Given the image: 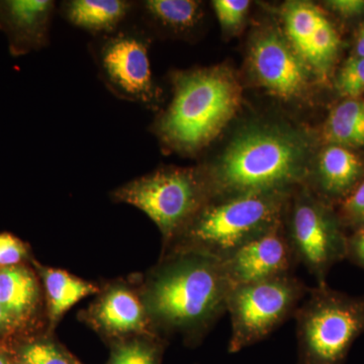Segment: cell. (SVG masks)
I'll return each mask as SVG.
<instances>
[{"mask_svg": "<svg viewBox=\"0 0 364 364\" xmlns=\"http://www.w3.org/2000/svg\"><path fill=\"white\" fill-rule=\"evenodd\" d=\"M231 289L222 261L193 251L161 254L140 284L155 334H179L191 345L227 312Z\"/></svg>", "mask_w": 364, "mask_h": 364, "instance_id": "1", "label": "cell"}, {"mask_svg": "<svg viewBox=\"0 0 364 364\" xmlns=\"http://www.w3.org/2000/svg\"><path fill=\"white\" fill-rule=\"evenodd\" d=\"M200 169L210 200L294 191L311 176L305 142L291 132L269 127L244 131Z\"/></svg>", "mask_w": 364, "mask_h": 364, "instance_id": "2", "label": "cell"}, {"mask_svg": "<svg viewBox=\"0 0 364 364\" xmlns=\"http://www.w3.org/2000/svg\"><path fill=\"white\" fill-rule=\"evenodd\" d=\"M170 80L171 102L151 131L165 149L193 156L221 134L238 111L240 83L225 66L174 71Z\"/></svg>", "mask_w": 364, "mask_h": 364, "instance_id": "3", "label": "cell"}, {"mask_svg": "<svg viewBox=\"0 0 364 364\" xmlns=\"http://www.w3.org/2000/svg\"><path fill=\"white\" fill-rule=\"evenodd\" d=\"M291 193L267 191L212 198L162 248V254L193 251L224 260L243 244L277 226Z\"/></svg>", "mask_w": 364, "mask_h": 364, "instance_id": "4", "label": "cell"}, {"mask_svg": "<svg viewBox=\"0 0 364 364\" xmlns=\"http://www.w3.org/2000/svg\"><path fill=\"white\" fill-rule=\"evenodd\" d=\"M298 364H344L364 333V296L325 284L310 287L294 316Z\"/></svg>", "mask_w": 364, "mask_h": 364, "instance_id": "5", "label": "cell"}, {"mask_svg": "<svg viewBox=\"0 0 364 364\" xmlns=\"http://www.w3.org/2000/svg\"><path fill=\"white\" fill-rule=\"evenodd\" d=\"M111 198L147 215L161 233L163 247L210 200L200 167L177 166L159 167L136 177L114 189Z\"/></svg>", "mask_w": 364, "mask_h": 364, "instance_id": "6", "label": "cell"}, {"mask_svg": "<svg viewBox=\"0 0 364 364\" xmlns=\"http://www.w3.org/2000/svg\"><path fill=\"white\" fill-rule=\"evenodd\" d=\"M150 33L138 23H124L116 32L93 38L88 44L98 77L119 100L156 109L162 90L150 64Z\"/></svg>", "mask_w": 364, "mask_h": 364, "instance_id": "7", "label": "cell"}, {"mask_svg": "<svg viewBox=\"0 0 364 364\" xmlns=\"http://www.w3.org/2000/svg\"><path fill=\"white\" fill-rule=\"evenodd\" d=\"M296 264L325 284L330 270L346 259V230L338 215L304 186L294 189L282 219Z\"/></svg>", "mask_w": 364, "mask_h": 364, "instance_id": "8", "label": "cell"}, {"mask_svg": "<svg viewBox=\"0 0 364 364\" xmlns=\"http://www.w3.org/2000/svg\"><path fill=\"white\" fill-rule=\"evenodd\" d=\"M310 287L294 273L231 289L227 312L231 318L229 353H238L267 338L294 317Z\"/></svg>", "mask_w": 364, "mask_h": 364, "instance_id": "9", "label": "cell"}, {"mask_svg": "<svg viewBox=\"0 0 364 364\" xmlns=\"http://www.w3.org/2000/svg\"><path fill=\"white\" fill-rule=\"evenodd\" d=\"M251 69L256 80L284 100L304 97L309 86V66L289 40L279 33L264 32L250 50Z\"/></svg>", "mask_w": 364, "mask_h": 364, "instance_id": "10", "label": "cell"}, {"mask_svg": "<svg viewBox=\"0 0 364 364\" xmlns=\"http://www.w3.org/2000/svg\"><path fill=\"white\" fill-rule=\"evenodd\" d=\"M82 318L95 332L114 342L155 334L140 286L136 289L128 282H116L102 287Z\"/></svg>", "mask_w": 364, "mask_h": 364, "instance_id": "11", "label": "cell"}, {"mask_svg": "<svg viewBox=\"0 0 364 364\" xmlns=\"http://www.w3.org/2000/svg\"><path fill=\"white\" fill-rule=\"evenodd\" d=\"M232 289L293 273L296 260L287 243L282 222L222 260Z\"/></svg>", "mask_w": 364, "mask_h": 364, "instance_id": "12", "label": "cell"}, {"mask_svg": "<svg viewBox=\"0 0 364 364\" xmlns=\"http://www.w3.org/2000/svg\"><path fill=\"white\" fill-rule=\"evenodd\" d=\"M56 2L0 0V32L14 58L42 51L50 45Z\"/></svg>", "mask_w": 364, "mask_h": 364, "instance_id": "13", "label": "cell"}, {"mask_svg": "<svg viewBox=\"0 0 364 364\" xmlns=\"http://www.w3.org/2000/svg\"><path fill=\"white\" fill-rule=\"evenodd\" d=\"M40 277L25 264L0 267V306L14 333L32 328L44 306Z\"/></svg>", "mask_w": 364, "mask_h": 364, "instance_id": "14", "label": "cell"}, {"mask_svg": "<svg viewBox=\"0 0 364 364\" xmlns=\"http://www.w3.org/2000/svg\"><path fill=\"white\" fill-rule=\"evenodd\" d=\"M363 178L360 159L347 148L331 145L321 154L313 183L305 188L328 205H339Z\"/></svg>", "mask_w": 364, "mask_h": 364, "instance_id": "15", "label": "cell"}, {"mask_svg": "<svg viewBox=\"0 0 364 364\" xmlns=\"http://www.w3.org/2000/svg\"><path fill=\"white\" fill-rule=\"evenodd\" d=\"M136 1L128 0H66L59 14L70 25L93 38L116 32L135 14Z\"/></svg>", "mask_w": 364, "mask_h": 364, "instance_id": "16", "label": "cell"}, {"mask_svg": "<svg viewBox=\"0 0 364 364\" xmlns=\"http://www.w3.org/2000/svg\"><path fill=\"white\" fill-rule=\"evenodd\" d=\"M33 265L44 289L49 331L56 328L72 306L88 296L97 294L102 289L98 284L79 279L66 270L44 267L36 261Z\"/></svg>", "mask_w": 364, "mask_h": 364, "instance_id": "17", "label": "cell"}, {"mask_svg": "<svg viewBox=\"0 0 364 364\" xmlns=\"http://www.w3.org/2000/svg\"><path fill=\"white\" fill-rule=\"evenodd\" d=\"M146 26L157 32L188 35L203 18V4L196 0H144L136 1L135 14Z\"/></svg>", "mask_w": 364, "mask_h": 364, "instance_id": "18", "label": "cell"}, {"mask_svg": "<svg viewBox=\"0 0 364 364\" xmlns=\"http://www.w3.org/2000/svg\"><path fill=\"white\" fill-rule=\"evenodd\" d=\"M325 136L333 145L364 146V102L347 100L333 109L325 126Z\"/></svg>", "mask_w": 364, "mask_h": 364, "instance_id": "19", "label": "cell"}, {"mask_svg": "<svg viewBox=\"0 0 364 364\" xmlns=\"http://www.w3.org/2000/svg\"><path fill=\"white\" fill-rule=\"evenodd\" d=\"M284 16L289 43L301 55L326 16L317 6L306 1L289 2Z\"/></svg>", "mask_w": 364, "mask_h": 364, "instance_id": "20", "label": "cell"}, {"mask_svg": "<svg viewBox=\"0 0 364 364\" xmlns=\"http://www.w3.org/2000/svg\"><path fill=\"white\" fill-rule=\"evenodd\" d=\"M339 46L338 33L325 18L309 41L301 56L309 68H312L320 76H326L336 59Z\"/></svg>", "mask_w": 364, "mask_h": 364, "instance_id": "21", "label": "cell"}, {"mask_svg": "<svg viewBox=\"0 0 364 364\" xmlns=\"http://www.w3.org/2000/svg\"><path fill=\"white\" fill-rule=\"evenodd\" d=\"M162 337L142 335L116 342L109 364H158L162 352Z\"/></svg>", "mask_w": 364, "mask_h": 364, "instance_id": "22", "label": "cell"}, {"mask_svg": "<svg viewBox=\"0 0 364 364\" xmlns=\"http://www.w3.org/2000/svg\"><path fill=\"white\" fill-rule=\"evenodd\" d=\"M21 358L26 364H76L58 345L47 339L26 344L21 349Z\"/></svg>", "mask_w": 364, "mask_h": 364, "instance_id": "23", "label": "cell"}, {"mask_svg": "<svg viewBox=\"0 0 364 364\" xmlns=\"http://www.w3.org/2000/svg\"><path fill=\"white\" fill-rule=\"evenodd\" d=\"M337 215L345 230L364 228V178L340 202Z\"/></svg>", "mask_w": 364, "mask_h": 364, "instance_id": "24", "label": "cell"}, {"mask_svg": "<svg viewBox=\"0 0 364 364\" xmlns=\"http://www.w3.org/2000/svg\"><path fill=\"white\" fill-rule=\"evenodd\" d=\"M337 90L342 97L354 100L364 92V58L352 57L340 71L336 81Z\"/></svg>", "mask_w": 364, "mask_h": 364, "instance_id": "25", "label": "cell"}, {"mask_svg": "<svg viewBox=\"0 0 364 364\" xmlns=\"http://www.w3.org/2000/svg\"><path fill=\"white\" fill-rule=\"evenodd\" d=\"M215 16L225 30H233L243 23L250 1L248 0H215L213 2Z\"/></svg>", "mask_w": 364, "mask_h": 364, "instance_id": "26", "label": "cell"}, {"mask_svg": "<svg viewBox=\"0 0 364 364\" xmlns=\"http://www.w3.org/2000/svg\"><path fill=\"white\" fill-rule=\"evenodd\" d=\"M28 258V246L13 234H0V267L23 264Z\"/></svg>", "mask_w": 364, "mask_h": 364, "instance_id": "27", "label": "cell"}, {"mask_svg": "<svg viewBox=\"0 0 364 364\" xmlns=\"http://www.w3.org/2000/svg\"><path fill=\"white\" fill-rule=\"evenodd\" d=\"M346 259L364 269V228L352 231L347 237Z\"/></svg>", "mask_w": 364, "mask_h": 364, "instance_id": "28", "label": "cell"}, {"mask_svg": "<svg viewBox=\"0 0 364 364\" xmlns=\"http://www.w3.org/2000/svg\"><path fill=\"white\" fill-rule=\"evenodd\" d=\"M328 4L333 11L345 18H353L364 11L363 0H333Z\"/></svg>", "mask_w": 364, "mask_h": 364, "instance_id": "29", "label": "cell"}, {"mask_svg": "<svg viewBox=\"0 0 364 364\" xmlns=\"http://www.w3.org/2000/svg\"><path fill=\"white\" fill-rule=\"evenodd\" d=\"M14 333L13 328H11V323L7 320L1 306H0V338L2 337L9 336V334Z\"/></svg>", "mask_w": 364, "mask_h": 364, "instance_id": "30", "label": "cell"}, {"mask_svg": "<svg viewBox=\"0 0 364 364\" xmlns=\"http://www.w3.org/2000/svg\"><path fill=\"white\" fill-rule=\"evenodd\" d=\"M355 56L364 58V23L361 26L355 43Z\"/></svg>", "mask_w": 364, "mask_h": 364, "instance_id": "31", "label": "cell"}, {"mask_svg": "<svg viewBox=\"0 0 364 364\" xmlns=\"http://www.w3.org/2000/svg\"><path fill=\"white\" fill-rule=\"evenodd\" d=\"M0 364H11L9 363V359L7 358L6 352L0 349Z\"/></svg>", "mask_w": 364, "mask_h": 364, "instance_id": "32", "label": "cell"}, {"mask_svg": "<svg viewBox=\"0 0 364 364\" xmlns=\"http://www.w3.org/2000/svg\"><path fill=\"white\" fill-rule=\"evenodd\" d=\"M21 364H26V363H21Z\"/></svg>", "mask_w": 364, "mask_h": 364, "instance_id": "33", "label": "cell"}]
</instances>
